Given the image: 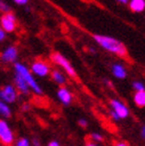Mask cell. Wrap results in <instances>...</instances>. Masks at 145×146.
I'll use <instances>...</instances> for the list:
<instances>
[{
	"mask_svg": "<svg viewBox=\"0 0 145 146\" xmlns=\"http://www.w3.org/2000/svg\"><path fill=\"white\" fill-rule=\"evenodd\" d=\"M94 39L99 43V45H101L105 50L110 51L112 54L118 55L119 57L127 56V49L118 39H115L113 37H108V36H101V35H94Z\"/></svg>",
	"mask_w": 145,
	"mask_h": 146,
	"instance_id": "1",
	"label": "cell"
},
{
	"mask_svg": "<svg viewBox=\"0 0 145 146\" xmlns=\"http://www.w3.org/2000/svg\"><path fill=\"white\" fill-rule=\"evenodd\" d=\"M14 71H16L17 75H19L27 83L29 88L32 89L36 94H42V88L39 87V84L36 82V80L33 78L31 71L29 70L24 64H21L19 62H16V63H14Z\"/></svg>",
	"mask_w": 145,
	"mask_h": 146,
	"instance_id": "2",
	"label": "cell"
},
{
	"mask_svg": "<svg viewBox=\"0 0 145 146\" xmlns=\"http://www.w3.org/2000/svg\"><path fill=\"white\" fill-rule=\"evenodd\" d=\"M50 58H51V61L55 64L60 65L61 68H63L64 70H66L68 75H70L71 77H74V78H77L76 71L74 70V68H72V65L70 64V62L63 55H61L60 52H53L51 56H50Z\"/></svg>",
	"mask_w": 145,
	"mask_h": 146,
	"instance_id": "3",
	"label": "cell"
},
{
	"mask_svg": "<svg viewBox=\"0 0 145 146\" xmlns=\"http://www.w3.org/2000/svg\"><path fill=\"white\" fill-rule=\"evenodd\" d=\"M13 141H14L13 131L5 120L0 119V143L6 146H11Z\"/></svg>",
	"mask_w": 145,
	"mask_h": 146,
	"instance_id": "4",
	"label": "cell"
},
{
	"mask_svg": "<svg viewBox=\"0 0 145 146\" xmlns=\"http://www.w3.org/2000/svg\"><path fill=\"white\" fill-rule=\"evenodd\" d=\"M0 27L3 29V31L6 33V32H13L16 30L17 27V18L16 16L10 12V13H5L0 17Z\"/></svg>",
	"mask_w": 145,
	"mask_h": 146,
	"instance_id": "5",
	"label": "cell"
},
{
	"mask_svg": "<svg viewBox=\"0 0 145 146\" xmlns=\"http://www.w3.org/2000/svg\"><path fill=\"white\" fill-rule=\"evenodd\" d=\"M17 96H18L17 89L12 84H6L0 89V100L6 105L16 102Z\"/></svg>",
	"mask_w": 145,
	"mask_h": 146,
	"instance_id": "6",
	"label": "cell"
},
{
	"mask_svg": "<svg viewBox=\"0 0 145 146\" xmlns=\"http://www.w3.org/2000/svg\"><path fill=\"white\" fill-rule=\"evenodd\" d=\"M17 57H18L17 48L13 45H10L3 51L1 56H0V61L3 63H16Z\"/></svg>",
	"mask_w": 145,
	"mask_h": 146,
	"instance_id": "7",
	"label": "cell"
},
{
	"mask_svg": "<svg viewBox=\"0 0 145 146\" xmlns=\"http://www.w3.org/2000/svg\"><path fill=\"white\" fill-rule=\"evenodd\" d=\"M31 70H32V72L35 75H37L39 77H44L50 72L49 65L45 62H43V61H36L35 63H32Z\"/></svg>",
	"mask_w": 145,
	"mask_h": 146,
	"instance_id": "8",
	"label": "cell"
},
{
	"mask_svg": "<svg viewBox=\"0 0 145 146\" xmlns=\"http://www.w3.org/2000/svg\"><path fill=\"white\" fill-rule=\"evenodd\" d=\"M111 106L113 108L112 111L117 113V115L119 116V119H124L128 115V109L119 100H111Z\"/></svg>",
	"mask_w": 145,
	"mask_h": 146,
	"instance_id": "9",
	"label": "cell"
},
{
	"mask_svg": "<svg viewBox=\"0 0 145 146\" xmlns=\"http://www.w3.org/2000/svg\"><path fill=\"white\" fill-rule=\"evenodd\" d=\"M14 86H16L14 88L18 89L21 94H29V92H30V88H29L27 83L17 74H14Z\"/></svg>",
	"mask_w": 145,
	"mask_h": 146,
	"instance_id": "10",
	"label": "cell"
},
{
	"mask_svg": "<svg viewBox=\"0 0 145 146\" xmlns=\"http://www.w3.org/2000/svg\"><path fill=\"white\" fill-rule=\"evenodd\" d=\"M57 98H59L60 101L66 106L71 102V94L69 93V90L67 88H64V87L59 89V92H57Z\"/></svg>",
	"mask_w": 145,
	"mask_h": 146,
	"instance_id": "11",
	"label": "cell"
},
{
	"mask_svg": "<svg viewBox=\"0 0 145 146\" xmlns=\"http://www.w3.org/2000/svg\"><path fill=\"white\" fill-rule=\"evenodd\" d=\"M130 9L133 12H143L145 10V1L144 0H132L130 3Z\"/></svg>",
	"mask_w": 145,
	"mask_h": 146,
	"instance_id": "12",
	"label": "cell"
},
{
	"mask_svg": "<svg viewBox=\"0 0 145 146\" xmlns=\"http://www.w3.org/2000/svg\"><path fill=\"white\" fill-rule=\"evenodd\" d=\"M112 71H113V75L117 78H125L126 77V70L121 64H114L113 68H112Z\"/></svg>",
	"mask_w": 145,
	"mask_h": 146,
	"instance_id": "13",
	"label": "cell"
},
{
	"mask_svg": "<svg viewBox=\"0 0 145 146\" xmlns=\"http://www.w3.org/2000/svg\"><path fill=\"white\" fill-rule=\"evenodd\" d=\"M12 112H11V108L9 107V105L4 104V102L0 100V116L3 118H11Z\"/></svg>",
	"mask_w": 145,
	"mask_h": 146,
	"instance_id": "14",
	"label": "cell"
},
{
	"mask_svg": "<svg viewBox=\"0 0 145 146\" xmlns=\"http://www.w3.org/2000/svg\"><path fill=\"white\" fill-rule=\"evenodd\" d=\"M134 104L138 107H145V90L134 94Z\"/></svg>",
	"mask_w": 145,
	"mask_h": 146,
	"instance_id": "15",
	"label": "cell"
},
{
	"mask_svg": "<svg viewBox=\"0 0 145 146\" xmlns=\"http://www.w3.org/2000/svg\"><path fill=\"white\" fill-rule=\"evenodd\" d=\"M51 76H53V80L56 83H59V84H64L66 83V77H64V75L62 74L61 71L53 70L51 71Z\"/></svg>",
	"mask_w": 145,
	"mask_h": 146,
	"instance_id": "16",
	"label": "cell"
},
{
	"mask_svg": "<svg viewBox=\"0 0 145 146\" xmlns=\"http://www.w3.org/2000/svg\"><path fill=\"white\" fill-rule=\"evenodd\" d=\"M0 12H3V14L5 13H10L11 12V7L4 1H0Z\"/></svg>",
	"mask_w": 145,
	"mask_h": 146,
	"instance_id": "17",
	"label": "cell"
},
{
	"mask_svg": "<svg viewBox=\"0 0 145 146\" xmlns=\"http://www.w3.org/2000/svg\"><path fill=\"white\" fill-rule=\"evenodd\" d=\"M16 146H30V141L26 138H20V139L17 140Z\"/></svg>",
	"mask_w": 145,
	"mask_h": 146,
	"instance_id": "18",
	"label": "cell"
},
{
	"mask_svg": "<svg viewBox=\"0 0 145 146\" xmlns=\"http://www.w3.org/2000/svg\"><path fill=\"white\" fill-rule=\"evenodd\" d=\"M133 88H134L137 92H144V90H145L144 84L140 83V82H134V83H133Z\"/></svg>",
	"mask_w": 145,
	"mask_h": 146,
	"instance_id": "19",
	"label": "cell"
},
{
	"mask_svg": "<svg viewBox=\"0 0 145 146\" xmlns=\"http://www.w3.org/2000/svg\"><path fill=\"white\" fill-rule=\"evenodd\" d=\"M92 138L94 140H102V137H101V134H98V133H93Z\"/></svg>",
	"mask_w": 145,
	"mask_h": 146,
	"instance_id": "20",
	"label": "cell"
},
{
	"mask_svg": "<svg viewBox=\"0 0 145 146\" xmlns=\"http://www.w3.org/2000/svg\"><path fill=\"white\" fill-rule=\"evenodd\" d=\"M14 4H17V5H26L27 0H14Z\"/></svg>",
	"mask_w": 145,
	"mask_h": 146,
	"instance_id": "21",
	"label": "cell"
},
{
	"mask_svg": "<svg viewBox=\"0 0 145 146\" xmlns=\"http://www.w3.org/2000/svg\"><path fill=\"white\" fill-rule=\"evenodd\" d=\"M5 37H6V33L3 31V29L0 27V42H3L5 39Z\"/></svg>",
	"mask_w": 145,
	"mask_h": 146,
	"instance_id": "22",
	"label": "cell"
},
{
	"mask_svg": "<svg viewBox=\"0 0 145 146\" xmlns=\"http://www.w3.org/2000/svg\"><path fill=\"white\" fill-rule=\"evenodd\" d=\"M78 125L82 126V127H87V121L84 119H80L78 120Z\"/></svg>",
	"mask_w": 145,
	"mask_h": 146,
	"instance_id": "23",
	"label": "cell"
},
{
	"mask_svg": "<svg viewBox=\"0 0 145 146\" xmlns=\"http://www.w3.org/2000/svg\"><path fill=\"white\" fill-rule=\"evenodd\" d=\"M110 115L112 116V119H114V120H118V119H119V116L117 115V113L113 112V111H111V112H110Z\"/></svg>",
	"mask_w": 145,
	"mask_h": 146,
	"instance_id": "24",
	"label": "cell"
},
{
	"mask_svg": "<svg viewBox=\"0 0 145 146\" xmlns=\"http://www.w3.org/2000/svg\"><path fill=\"white\" fill-rule=\"evenodd\" d=\"M48 146H60V143L56 141V140H51V141L48 144Z\"/></svg>",
	"mask_w": 145,
	"mask_h": 146,
	"instance_id": "25",
	"label": "cell"
},
{
	"mask_svg": "<svg viewBox=\"0 0 145 146\" xmlns=\"http://www.w3.org/2000/svg\"><path fill=\"white\" fill-rule=\"evenodd\" d=\"M32 145H33V146H41V143H39L38 139H33V140H32Z\"/></svg>",
	"mask_w": 145,
	"mask_h": 146,
	"instance_id": "26",
	"label": "cell"
},
{
	"mask_svg": "<svg viewBox=\"0 0 145 146\" xmlns=\"http://www.w3.org/2000/svg\"><path fill=\"white\" fill-rule=\"evenodd\" d=\"M142 137L143 138H145V126L143 127V129H142Z\"/></svg>",
	"mask_w": 145,
	"mask_h": 146,
	"instance_id": "27",
	"label": "cell"
},
{
	"mask_svg": "<svg viewBox=\"0 0 145 146\" xmlns=\"http://www.w3.org/2000/svg\"><path fill=\"white\" fill-rule=\"evenodd\" d=\"M115 146H127L126 144H124V143H119V144H117Z\"/></svg>",
	"mask_w": 145,
	"mask_h": 146,
	"instance_id": "28",
	"label": "cell"
},
{
	"mask_svg": "<svg viewBox=\"0 0 145 146\" xmlns=\"http://www.w3.org/2000/svg\"><path fill=\"white\" fill-rule=\"evenodd\" d=\"M86 146H96V145H95V144H93V143H88Z\"/></svg>",
	"mask_w": 145,
	"mask_h": 146,
	"instance_id": "29",
	"label": "cell"
}]
</instances>
